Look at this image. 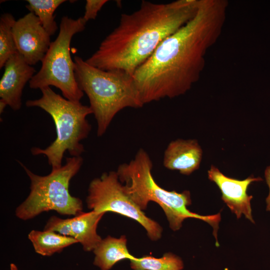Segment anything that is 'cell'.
I'll use <instances>...</instances> for the list:
<instances>
[{
  "label": "cell",
  "mask_w": 270,
  "mask_h": 270,
  "mask_svg": "<svg viewBox=\"0 0 270 270\" xmlns=\"http://www.w3.org/2000/svg\"><path fill=\"white\" fill-rule=\"evenodd\" d=\"M226 0H199L196 15L166 38L134 72L144 104L186 94L200 78L208 50L222 32Z\"/></svg>",
  "instance_id": "cell-1"
},
{
  "label": "cell",
  "mask_w": 270,
  "mask_h": 270,
  "mask_svg": "<svg viewBox=\"0 0 270 270\" xmlns=\"http://www.w3.org/2000/svg\"><path fill=\"white\" fill-rule=\"evenodd\" d=\"M199 0L167 4L142 0L131 14H122L118 26L86 61L104 70H120L131 76L166 38L196 15Z\"/></svg>",
  "instance_id": "cell-2"
},
{
  "label": "cell",
  "mask_w": 270,
  "mask_h": 270,
  "mask_svg": "<svg viewBox=\"0 0 270 270\" xmlns=\"http://www.w3.org/2000/svg\"><path fill=\"white\" fill-rule=\"evenodd\" d=\"M152 166L151 158L142 148L138 151L129 162L120 164L116 172L120 181L124 184L122 186L125 192L142 210L146 208L150 202L158 204L174 231L180 230L182 222L188 218L206 222L212 226L213 234L218 241L220 213L202 216L190 211L187 208L192 204L190 192L168 191L160 187L152 177Z\"/></svg>",
  "instance_id": "cell-3"
},
{
  "label": "cell",
  "mask_w": 270,
  "mask_h": 270,
  "mask_svg": "<svg viewBox=\"0 0 270 270\" xmlns=\"http://www.w3.org/2000/svg\"><path fill=\"white\" fill-rule=\"evenodd\" d=\"M74 61L76 79L87 95L96 120L98 136L105 133L121 110L144 106L132 76L120 70L100 69L78 56Z\"/></svg>",
  "instance_id": "cell-4"
},
{
  "label": "cell",
  "mask_w": 270,
  "mask_h": 270,
  "mask_svg": "<svg viewBox=\"0 0 270 270\" xmlns=\"http://www.w3.org/2000/svg\"><path fill=\"white\" fill-rule=\"evenodd\" d=\"M42 96L26 102L28 107H38L48 113L54 120L56 133V140L46 148L33 147L34 156L44 155L52 169L61 167L64 154L68 152L72 156H80L84 152L81 141L86 138L91 130L86 119L92 114L90 106L74 102L62 96L50 86L40 90Z\"/></svg>",
  "instance_id": "cell-5"
},
{
  "label": "cell",
  "mask_w": 270,
  "mask_h": 270,
  "mask_svg": "<svg viewBox=\"0 0 270 270\" xmlns=\"http://www.w3.org/2000/svg\"><path fill=\"white\" fill-rule=\"evenodd\" d=\"M20 164L30 184L29 194L16 210L18 218L27 220L50 210L74 216L82 212V200L72 196L69 192L70 181L83 164L81 156L68 158L64 165L52 169L50 174L44 176L34 174L22 163Z\"/></svg>",
  "instance_id": "cell-6"
},
{
  "label": "cell",
  "mask_w": 270,
  "mask_h": 270,
  "mask_svg": "<svg viewBox=\"0 0 270 270\" xmlns=\"http://www.w3.org/2000/svg\"><path fill=\"white\" fill-rule=\"evenodd\" d=\"M86 22L82 17L76 20L68 16L62 18L58 34L51 42L40 70L29 82L30 88L40 90L54 86L60 90L64 98L80 102L84 92L76 79L70 45L73 36L83 31Z\"/></svg>",
  "instance_id": "cell-7"
},
{
  "label": "cell",
  "mask_w": 270,
  "mask_h": 270,
  "mask_svg": "<svg viewBox=\"0 0 270 270\" xmlns=\"http://www.w3.org/2000/svg\"><path fill=\"white\" fill-rule=\"evenodd\" d=\"M86 202L92 210L112 212L136 220L144 228L152 240H157L162 236V226L148 217L125 192L116 172H104L91 181Z\"/></svg>",
  "instance_id": "cell-8"
},
{
  "label": "cell",
  "mask_w": 270,
  "mask_h": 270,
  "mask_svg": "<svg viewBox=\"0 0 270 270\" xmlns=\"http://www.w3.org/2000/svg\"><path fill=\"white\" fill-rule=\"evenodd\" d=\"M12 34L18 52L30 66L42 62L52 42L39 18L30 12L16 20Z\"/></svg>",
  "instance_id": "cell-9"
},
{
  "label": "cell",
  "mask_w": 270,
  "mask_h": 270,
  "mask_svg": "<svg viewBox=\"0 0 270 270\" xmlns=\"http://www.w3.org/2000/svg\"><path fill=\"white\" fill-rule=\"evenodd\" d=\"M208 179L214 182L222 192V199L234 213L238 218L242 214L252 223H254L252 216L250 201L252 196L248 195L247 190L253 182L262 180L260 177L250 176L244 180H239L226 176L216 166H210L208 171Z\"/></svg>",
  "instance_id": "cell-10"
},
{
  "label": "cell",
  "mask_w": 270,
  "mask_h": 270,
  "mask_svg": "<svg viewBox=\"0 0 270 270\" xmlns=\"http://www.w3.org/2000/svg\"><path fill=\"white\" fill-rule=\"evenodd\" d=\"M4 67L0 81V102L18 110L22 106L23 89L36 71L18 52L9 58Z\"/></svg>",
  "instance_id": "cell-11"
},
{
  "label": "cell",
  "mask_w": 270,
  "mask_h": 270,
  "mask_svg": "<svg viewBox=\"0 0 270 270\" xmlns=\"http://www.w3.org/2000/svg\"><path fill=\"white\" fill-rule=\"evenodd\" d=\"M202 156V149L196 140L178 139L167 146L163 165L168 170L190 175L200 168Z\"/></svg>",
  "instance_id": "cell-12"
},
{
  "label": "cell",
  "mask_w": 270,
  "mask_h": 270,
  "mask_svg": "<svg viewBox=\"0 0 270 270\" xmlns=\"http://www.w3.org/2000/svg\"><path fill=\"white\" fill-rule=\"evenodd\" d=\"M104 214L94 210L82 211L70 218V237L77 240L84 251H93L102 240L96 229Z\"/></svg>",
  "instance_id": "cell-13"
},
{
  "label": "cell",
  "mask_w": 270,
  "mask_h": 270,
  "mask_svg": "<svg viewBox=\"0 0 270 270\" xmlns=\"http://www.w3.org/2000/svg\"><path fill=\"white\" fill-rule=\"evenodd\" d=\"M92 252L94 254L93 264L100 270H110L121 260L136 258L130 253L124 235L119 238L108 236L102 240Z\"/></svg>",
  "instance_id": "cell-14"
},
{
  "label": "cell",
  "mask_w": 270,
  "mask_h": 270,
  "mask_svg": "<svg viewBox=\"0 0 270 270\" xmlns=\"http://www.w3.org/2000/svg\"><path fill=\"white\" fill-rule=\"evenodd\" d=\"M28 238L35 252L46 256L60 252L66 248L78 243L74 238L48 230H32L29 232Z\"/></svg>",
  "instance_id": "cell-15"
},
{
  "label": "cell",
  "mask_w": 270,
  "mask_h": 270,
  "mask_svg": "<svg viewBox=\"0 0 270 270\" xmlns=\"http://www.w3.org/2000/svg\"><path fill=\"white\" fill-rule=\"evenodd\" d=\"M130 262L132 270H182L184 268L182 259L170 252L159 258L146 255Z\"/></svg>",
  "instance_id": "cell-16"
},
{
  "label": "cell",
  "mask_w": 270,
  "mask_h": 270,
  "mask_svg": "<svg viewBox=\"0 0 270 270\" xmlns=\"http://www.w3.org/2000/svg\"><path fill=\"white\" fill-rule=\"evenodd\" d=\"M26 7L36 14L46 32L51 36L58 26L54 20V12L65 0H28Z\"/></svg>",
  "instance_id": "cell-17"
},
{
  "label": "cell",
  "mask_w": 270,
  "mask_h": 270,
  "mask_svg": "<svg viewBox=\"0 0 270 270\" xmlns=\"http://www.w3.org/2000/svg\"><path fill=\"white\" fill-rule=\"evenodd\" d=\"M16 20L9 13L2 14L0 18V68L6 61L18 52L12 34V27Z\"/></svg>",
  "instance_id": "cell-18"
},
{
  "label": "cell",
  "mask_w": 270,
  "mask_h": 270,
  "mask_svg": "<svg viewBox=\"0 0 270 270\" xmlns=\"http://www.w3.org/2000/svg\"><path fill=\"white\" fill-rule=\"evenodd\" d=\"M108 2L107 0H86L83 18L86 22L94 20L98 12Z\"/></svg>",
  "instance_id": "cell-19"
},
{
  "label": "cell",
  "mask_w": 270,
  "mask_h": 270,
  "mask_svg": "<svg viewBox=\"0 0 270 270\" xmlns=\"http://www.w3.org/2000/svg\"><path fill=\"white\" fill-rule=\"evenodd\" d=\"M264 176L266 184L269 188V193L266 200V210L267 211L270 212V166L266 168Z\"/></svg>",
  "instance_id": "cell-20"
},
{
  "label": "cell",
  "mask_w": 270,
  "mask_h": 270,
  "mask_svg": "<svg viewBox=\"0 0 270 270\" xmlns=\"http://www.w3.org/2000/svg\"><path fill=\"white\" fill-rule=\"evenodd\" d=\"M10 270H19L18 266L14 263H11L10 266Z\"/></svg>",
  "instance_id": "cell-21"
}]
</instances>
